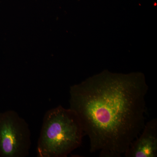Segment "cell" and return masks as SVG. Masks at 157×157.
<instances>
[{
    "label": "cell",
    "instance_id": "obj_2",
    "mask_svg": "<svg viewBox=\"0 0 157 157\" xmlns=\"http://www.w3.org/2000/svg\"><path fill=\"white\" fill-rule=\"evenodd\" d=\"M84 136L81 121L75 111L61 105L49 109L43 118L37 157H67L81 145Z\"/></svg>",
    "mask_w": 157,
    "mask_h": 157
},
{
    "label": "cell",
    "instance_id": "obj_4",
    "mask_svg": "<svg viewBox=\"0 0 157 157\" xmlns=\"http://www.w3.org/2000/svg\"><path fill=\"white\" fill-rule=\"evenodd\" d=\"M126 157L157 156V119L145 123L140 135L135 139L126 152Z\"/></svg>",
    "mask_w": 157,
    "mask_h": 157
},
{
    "label": "cell",
    "instance_id": "obj_3",
    "mask_svg": "<svg viewBox=\"0 0 157 157\" xmlns=\"http://www.w3.org/2000/svg\"><path fill=\"white\" fill-rule=\"evenodd\" d=\"M31 136L29 124L17 112H0V157L28 156Z\"/></svg>",
    "mask_w": 157,
    "mask_h": 157
},
{
    "label": "cell",
    "instance_id": "obj_1",
    "mask_svg": "<svg viewBox=\"0 0 157 157\" xmlns=\"http://www.w3.org/2000/svg\"><path fill=\"white\" fill-rule=\"evenodd\" d=\"M148 86L140 75L104 73L70 89V108L81 121L90 152L121 157L145 123Z\"/></svg>",
    "mask_w": 157,
    "mask_h": 157
}]
</instances>
